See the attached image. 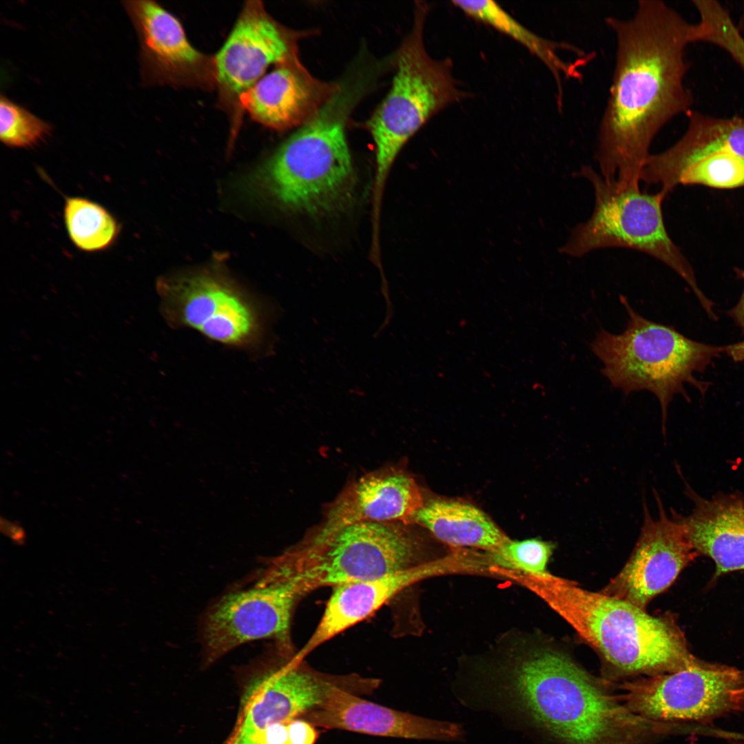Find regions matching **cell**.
<instances>
[{
    "label": "cell",
    "mask_w": 744,
    "mask_h": 744,
    "mask_svg": "<svg viewBox=\"0 0 744 744\" xmlns=\"http://www.w3.org/2000/svg\"><path fill=\"white\" fill-rule=\"evenodd\" d=\"M606 23L615 36V63L595 161L606 179L639 186L655 136L692 110L685 53L697 42L696 25L660 0H640L632 17Z\"/></svg>",
    "instance_id": "cell-1"
},
{
    "label": "cell",
    "mask_w": 744,
    "mask_h": 744,
    "mask_svg": "<svg viewBox=\"0 0 744 744\" xmlns=\"http://www.w3.org/2000/svg\"><path fill=\"white\" fill-rule=\"evenodd\" d=\"M521 631L504 634L476 665L495 695L561 744H647L673 724L632 712L556 648Z\"/></svg>",
    "instance_id": "cell-2"
},
{
    "label": "cell",
    "mask_w": 744,
    "mask_h": 744,
    "mask_svg": "<svg viewBox=\"0 0 744 744\" xmlns=\"http://www.w3.org/2000/svg\"><path fill=\"white\" fill-rule=\"evenodd\" d=\"M353 71L338 92L247 177V191L281 209L313 216L352 203L355 174L345 127L370 83Z\"/></svg>",
    "instance_id": "cell-3"
},
{
    "label": "cell",
    "mask_w": 744,
    "mask_h": 744,
    "mask_svg": "<svg viewBox=\"0 0 744 744\" xmlns=\"http://www.w3.org/2000/svg\"><path fill=\"white\" fill-rule=\"evenodd\" d=\"M535 589L592 647L614 674L648 676L696 663L683 633L670 617L648 614L629 602L585 590L548 572Z\"/></svg>",
    "instance_id": "cell-4"
},
{
    "label": "cell",
    "mask_w": 744,
    "mask_h": 744,
    "mask_svg": "<svg viewBox=\"0 0 744 744\" xmlns=\"http://www.w3.org/2000/svg\"><path fill=\"white\" fill-rule=\"evenodd\" d=\"M628 320L619 334L604 329L595 336L590 349L602 363L601 373L610 384L626 395L647 391L657 398L665 434L668 409L681 394L690 402L685 384L696 388L703 397L710 382L699 380L725 346L691 340L673 327L650 320L637 313L625 297H621Z\"/></svg>",
    "instance_id": "cell-5"
},
{
    "label": "cell",
    "mask_w": 744,
    "mask_h": 744,
    "mask_svg": "<svg viewBox=\"0 0 744 744\" xmlns=\"http://www.w3.org/2000/svg\"><path fill=\"white\" fill-rule=\"evenodd\" d=\"M429 6L417 1L413 23L395 55L390 91L367 121L374 142L375 174L373 211L380 212L384 185L400 151L434 115L464 99L451 59H434L424 41Z\"/></svg>",
    "instance_id": "cell-6"
},
{
    "label": "cell",
    "mask_w": 744,
    "mask_h": 744,
    "mask_svg": "<svg viewBox=\"0 0 744 744\" xmlns=\"http://www.w3.org/2000/svg\"><path fill=\"white\" fill-rule=\"evenodd\" d=\"M579 175L592 185L594 208L590 218L571 231L561 252L581 257L597 249L627 248L646 254L684 280L708 317L714 319V302L699 288L693 268L666 229L662 204L668 194L606 179L589 165L582 166Z\"/></svg>",
    "instance_id": "cell-7"
},
{
    "label": "cell",
    "mask_w": 744,
    "mask_h": 744,
    "mask_svg": "<svg viewBox=\"0 0 744 744\" xmlns=\"http://www.w3.org/2000/svg\"><path fill=\"white\" fill-rule=\"evenodd\" d=\"M420 540L396 522L363 521L323 537H308L277 557L304 595L326 586L369 580L431 561Z\"/></svg>",
    "instance_id": "cell-8"
},
{
    "label": "cell",
    "mask_w": 744,
    "mask_h": 744,
    "mask_svg": "<svg viewBox=\"0 0 744 744\" xmlns=\"http://www.w3.org/2000/svg\"><path fill=\"white\" fill-rule=\"evenodd\" d=\"M304 595L272 558L253 581L223 595L209 609L203 628L207 661L265 639H273L278 651L294 654L291 623L294 608Z\"/></svg>",
    "instance_id": "cell-9"
},
{
    "label": "cell",
    "mask_w": 744,
    "mask_h": 744,
    "mask_svg": "<svg viewBox=\"0 0 744 744\" xmlns=\"http://www.w3.org/2000/svg\"><path fill=\"white\" fill-rule=\"evenodd\" d=\"M634 714L663 723H706L744 710V672L699 660L670 672L643 676L620 686Z\"/></svg>",
    "instance_id": "cell-10"
},
{
    "label": "cell",
    "mask_w": 744,
    "mask_h": 744,
    "mask_svg": "<svg viewBox=\"0 0 744 744\" xmlns=\"http://www.w3.org/2000/svg\"><path fill=\"white\" fill-rule=\"evenodd\" d=\"M311 33L285 26L268 13L260 1L244 4L214 55L218 102L229 116L232 134H236L242 123L243 96L270 65L298 57L299 41Z\"/></svg>",
    "instance_id": "cell-11"
},
{
    "label": "cell",
    "mask_w": 744,
    "mask_h": 744,
    "mask_svg": "<svg viewBox=\"0 0 744 744\" xmlns=\"http://www.w3.org/2000/svg\"><path fill=\"white\" fill-rule=\"evenodd\" d=\"M165 313L177 325L232 346L253 344L260 336L256 304L226 278L207 271L172 278L161 285Z\"/></svg>",
    "instance_id": "cell-12"
},
{
    "label": "cell",
    "mask_w": 744,
    "mask_h": 744,
    "mask_svg": "<svg viewBox=\"0 0 744 744\" xmlns=\"http://www.w3.org/2000/svg\"><path fill=\"white\" fill-rule=\"evenodd\" d=\"M122 4L138 37L144 85L216 88L214 55L195 48L175 16L150 0L124 1Z\"/></svg>",
    "instance_id": "cell-13"
},
{
    "label": "cell",
    "mask_w": 744,
    "mask_h": 744,
    "mask_svg": "<svg viewBox=\"0 0 744 744\" xmlns=\"http://www.w3.org/2000/svg\"><path fill=\"white\" fill-rule=\"evenodd\" d=\"M278 658L249 683L242 709L225 744H258L269 725L288 723L319 705L326 694L320 672L304 661L295 662L277 650Z\"/></svg>",
    "instance_id": "cell-14"
},
{
    "label": "cell",
    "mask_w": 744,
    "mask_h": 744,
    "mask_svg": "<svg viewBox=\"0 0 744 744\" xmlns=\"http://www.w3.org/2000/svg\"><path fill=\"white\" fill-rule=\"evenodd\" d=\"M659 517L654 519L643 504V523L634 550L619 573L601 592L645 610L666 590L699 554L683 525L664 510L655 493Z\"/></svg>",
    "instance_id": "cell-15"
},
{
    "label": "cell",
    "mask_w": 744,
    "mask_h": 744,
    "mask_svg": "<svg viewBox=\"0 0 744 744\" xmlns=\"http://www.w3.org/2000/svg\"><path fill=\"white\" fill-rule=\"evenodd\" d=\"M340 87L341 82L314 77L298 56L275 65L247 92L241 104L254 121L283 131L311 120Z\"/></svg>",
    "instance_id": "cell-16"
},
{
    "label": "cell",
    "mask_w": 744,
    "mask_h": 744,
    "mask_svg": "<svg viewBox=\"0 0 744 744\" xmlns=\"http://www.w3.org/2000/svg\"><path fill=\"white\" fill-rule=\"evenodd\" d=\"M299 719L316 727L382 737L453 741L463 733L457 723L394 710L343 688L333 690L320 705Z\"/></svg>",
    "instance_id": "cell-17"
},
{
    "label": "cell",
    "mask_w": 744,
    "mask_h": 744,
    "mask_svg": "<svg viewBox=\"0 0 744 744\" xmlns=\"http://www.w3.org/2000/svg\"><path fill=\"white\" fill-rule=\"evenodd\" d=\"M424 506L415 481L397 470L369 474L349 486L331 504L323 524L310 537H323L355 523L413 521Z\"/></svg>",
    "instance_id": "cell-18"
},
{
    "label": "cell",
    "mask_w": 744,
    "mask_h": 744,
    "mask_svg": "<svg viewBox=\"0 0 744 744\" xmlns=\"http://www.w3.org/2000/svg\"><path fill=\"white\" fill-rule=\"evenodd\" d=\"M445 558L381 577L333 587L316 630L294 654L298 661L322 643L374 613L406 588L449 567Z\"/></svg>",
    "instance_id": "cell-19"
},
{
    "label": "cell",
    "mask_w": 744,
    "mask_h": 744,
    "mask_svg": "<svg viewBox=\"0 0 744 744\" xmlns=\"http://www.w3.org/2000/svg\"><path fill=\"white\" fill-rule=\"evenodd\" d=\"M685 495L693 504L688 515L672 510L684 526L699 555L715 564V577L744 570V496L719 492L711 498L699 495L685 482Z\"/></svg>",
    "instance_id": "cell-20"
},
{
    "label": "cell",
    "mask_w": 744,
    "mask_h": 744,
    "mask_svg": "<svg viewBox=\"0 0 744 744\" xmlns=\"http://www.w3.org/2000/svg\"><path fill=\"white\" fill-rule=\"evenodd\" d=\"M452 3L470 17L509 36L536 56L554 77L557 85V105L559 109L562 108L563 78L581 79L578 68L585 64L590 57L580 59L574 63L566 62L560 57L559 52L566 50L579 57L590 54H586L583 50L570 43L556 42L539 36L517 21L495 1L456 0Z\"/></svg>",
    "instance_id": "cell-21"
},
{
    "label": "cell",
    "mask_w": 744,
    "mask_h": 744,
    "mask_svg": "<svg viewBox=\"0 0 744 744\" xmlns=\"http://www.w3.org/2000/svg\"><path fill=\"white\" fill-rule=\"evenodd\" d=\"M412 522L453 547H473L491 552L508 539L482 511L459 502L440 499L424 504Z\"/></svg>",
    "instance_id": "cell-22"
},
{
    "label": "cell",
    "mask_w": 744,
    "mask_h": 744,
    "mask_svg": "<svg viewBox=\"0 0 744 744\" xmlns=\"http://www.w3.org/2000/svg\"><path fill=\"white\" fill-rule=\"evenodd\" d=\"M683 136L665 152L669 165L679 170L710 152L725 149L744 160V116L716 117L697 111L687 114Z\"/></svg>",
    "instance_id": "cell-23"
},
{
    "label": "cell",
    "mask_w": 744,
    "mask_h": 744,
    "mask_svg": "<svg viewBox=\"0 0 744 744\" xmlns=\"http://www.w3.org/2000/svg\"><path fill=\"white\" fill-rule=\"evenodd\" d=\"M63 217L69 237L79 249L104 250L116 240L120 227L103 206L81 197H67Z\"/></svg>",
    "instance_id": "cell-24"
},
{
    "label": "cell",
    "mask_w": 744,
    "mask_h": 744,
    "mask_svg": "<svg viewBox=\"0 0 744 744\" xmlns=\"http://www.w3.org/2000/svg\"><path fill=\"white\" fill-rule=\"evenodd\" d=\"M679 185H701L716 189L744 187V160L725 149L710 152L682 167L672 179L668 192Z\"/></svg>",
    "instance_id": "cell-25"
},
{
    "label": "cell",
    "mask_w": 744,
    "mask_h": 744,
    "mask_svg": "<svg viewBox=\"0 0 744 744\" xmlns=\"http://www.w3.org/2000/svg\"><path fill=\"white\" fill-rule=\"evenodd\" d=\"M699 16V42L715 45L725 52L744 71V37L730 12L716 0H694Z\"/></svg>",
    "instance_id": "cell-26"
},
{
    "label": "cell",
    "mask_w": 744,
    "mask_h": 744,
    "mask_svg": "<svg viewBox=\"0 0 744 744\" xmlns=\"http://www.w3.org/2000/svg\"><path fill=\"white\" fill-rule=\"evenodd\" d=\"M52 126L3 94L0 97V140L12 148H30L43 141Z\"/></svg>",
    "instance_id": "cell-27"
},
{
    "label": "cell",
    "mask_w": 744,
    "mask_h": 744,
    "mask_svg": "<svg viewBox=\"0 0 744 744\" xmlns=\"http://www.w3.org/2000/svg\"><path fill=\"white\" fill-rule=\"evenodd\" d=\"M554 545L537 539L512 541L509 539L490 552L493 561L500 566L517 569L530 576L547 573L546 567Z\"/></svg>",
    "instance_id": "cell-28"
},
{
    "label": "cell",
    "mask_w": 744,
    "mask_h": 744,
    "mask_svg": "<svg viewBox=\"0 0 744 744\" xmlns=\"http://www.w3.org/2000/svg\"><path fill=\"white\" fill-rule=\"evenodd\" d=\"M736 276L742 280L743 289L738 302L727 311V315L741 328L744 335V269L734 268ZM729 357L736 362L744 361V339L734 344L725 346V351Z\"/></svg>",
    "instance_id": "cell-29"
},
{
    "label": "cell",
    "mask_w": 744,
    "mask_h": 744,
    "mask_svg": "<svg viewBox=\"0 0 744 744\" xmlns=\"http://www.w3.org/2000/svg\"><path fill=\"white\" fill-rule=\"evenodd\" d=\"M289 744H314L318 732L309 722L296 719L287 723Z\"/></svg>",
    "instance_id": "cell-30"
},
{
    "label": "cell",
    "mask_w": 744,
    "mask_h": 744,
    "mask_svg": "<svg viewBox=\"0 0 744 744\" xmlns=\"http://www.w3.org/2000/svg\"><path fill=\"white\" fill-rule=\"evenodd\" d=\"M258 744H289L287 723H274L267 727Z\"/></svg>",
    "instance_id": "cell-31"
},
{
    "label": "cell",
    "mask_w": 744,
    "mask_h": 744,
    "mask_svg": "<svg viewBox=\"0 0 744 744\" xmlns=\"http://www.w3.org/2000/svg\"><path fill=\"white\" fill-rule=\"evenodd\" d=\"M1 524L5 526L4 530L6 532V535L10 536L11 539H14L15 540H19L21 538L23 539L24 535L21 527L17 526L14 523H10L7 520H5V524L1 523Z\"/></svg>",
    "instance_id": "cell-32"
},
{
    "label": "cell",
    "mask_w": 744,
    "mask_h": 744,
    "mask_svg": "<svg viewBox=\"0 0 744 744\" xmlns=\"http://www.w3.org/2000/svg\"><path fill=\"white\" fill-rule=\"evenodd\" d=\"M736 28L741 35L744 37V1L742 4L741 12L739 17V20L736 23Z\"/></svg>",
    "instance_id": "cell-33"
},
{
    "label": "cell",
    "mask_w": 744,
    "mask_h": 744,
    "mask_svg": "<svg viewBox=\"0 0 744 744\" xmlns=\"http://www.w3.org/2000/svg\"><path fill=\"white\" fill-rule=\"evenodd\" d=\"M729 744H744L743 739H733L729 741Z\"/></svg>",
    "instance_id": "cell-34"
}]
</instances>
